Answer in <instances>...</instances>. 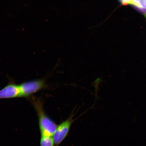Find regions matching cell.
<instances>
[{
	"mask_svg": "<svg viewBox=\"0 0 146 146\" xmlns=\"http://www.w3.org/2000/svg\"><path fill=\"white\" fill-rule=\"evenodd\" d=\"M40 146H54L52 137L41 136L40 140Z\"/></svg>",
	"mask_w": 146,
	"mask_h": 146,
	"instance_id": "5b68a950",
	"label": "cell"
},
{
	"mask_svg": "<svg viewBox=\"0 0 146 146\" xmlns=\"http://www.w3.org/2000/svg\"><path fill=\"white\" fill-rule=\"evenodd\" d=\"M21 97L19 85L11 83L0 90V99Z\"/></svg>",
	"mask_w": 146,
	"mask_h": 146,
	"instance_id": "277c9868",
	"label": "cell"
},
{
	"mask_svg": "<svg viewBox=\"0 0 146 146\" xmlns=\"http://www.w3.org/2000/svg\"><path fill=\"white\" fill-rule=\"evenodd\" d=\"M139 8H146V0H141L139 3Z\"/></svg>",
	"mask_w": 146,
	"mask_h": 146,
	"instance_id": "8992f818",
	"label": "cell"
},
{
	"mask_svg": "<svg viewBox=\"0 0 146 146\" xmlns=\"http://www.w3.org/2000/svg\"><path fill=\"white\" fill-rule=\"evenodd\" d=\"M21 97L27 98L46 87L43 79L33 80L24 82L19 85Z\"/></svg>",
	"mask_w": 146,
	"mask_h": 146,
	"instance_id": "3957f363",
	"label": "cell"
},
{
	"mask_svg": "<svg viewBox=\"0 0 146 146\" xmlns=\"http://www.w3.org/2000/svg\"><path fill=\"white\" fill-rule=\"evenodd\" d=\"M32 100L37 115L41 136L52 137L58 125L46 113L43 108V102L40 99L34 98Z\"/></svg>",
	"mask_w": 146,
	"mask_h": 146,
	"instance_id": "6da1fadb",
	"label": "cell"
},
{
	"mask_svg": "<svg viewBox=\"0 0 146 146\" xmlns=\"http://www.w3.org/2000/svg\"><path fill=\"white\" fill-rule=\"evenodd\" d=\"M75 115V113H74V111H73L67 119L62 122L58 125L52 136L54 146H59L68 136L72 124L76 119H74Z\"/></svg>",
	"mask_w": 146,
	"mask_h": 146,
	"instance_id": "7a4b0ae2",
	"label": "cell"
}]
</instances>
